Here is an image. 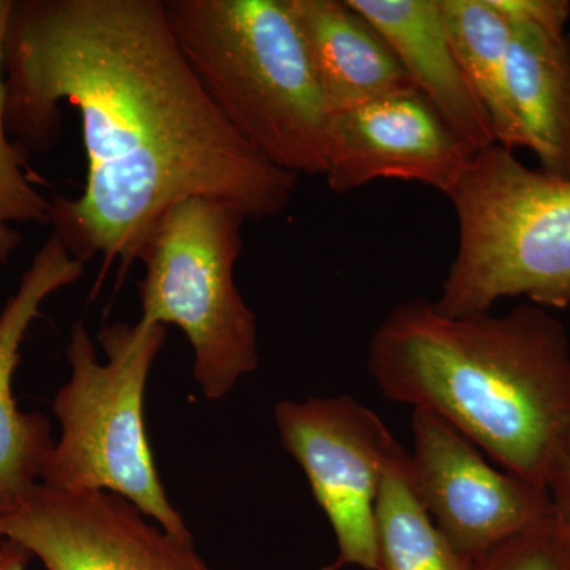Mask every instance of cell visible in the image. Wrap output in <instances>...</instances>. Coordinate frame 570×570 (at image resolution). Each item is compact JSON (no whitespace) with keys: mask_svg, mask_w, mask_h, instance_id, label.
Returning <instances> with one entry per match:
<instances>
[{"mask_svg":"<svg viewBox=\"0 0 570 570\" xmlns=\"http://www.w3.org/2000/svg\"><path fill=\"white\" fill-rule=\"evenodd\" d=\"M0 532L47 570H214L195 550L108 491H62L37 483L0 515Z\"/></svg>","mask_w":570,"mask_h":570,"instance_id":"ba28073f","label":"cell"},{"mask_svg":"<svg viewBox=\"0 0 570 570\" xmlns=\"http://www.w3.org/2000/svg\"><path fill=\"white\" fill-rule=\"evenodd\" d=\"M10 9L11 0H0V266L9 265L24 242L18 225H50L51 214V198L40 193L7 129L3 41Z\"/></svg>","mask_w":570,"mask_h":570,"instance_id":"e0dca14e","label":"cell"},{"mask_svg":"<svg viewBox=\"0 0 570 570\" xmlns=\"http://www.w3.org/2000/svg\"><path fill=\"white\" fill-rule=\"evenodd\" d=\"M367 370L389 400L433 411L504 471L546 487L570 431V341L549 311L449 317L409 299L371 337Z\"/></svg>","mask_w":570,"mask_h":570,"instance_id":"7a4b0ae2","label":"cell"},{"mask_svg":"<svg viewBox=\"0 0 570 570\" xmlns=\"http://www.w3.org/2000/svg\"><path fill=\"white\" fill-rule=\"evenodd\" d=\"M449 198L459 249L433 302L439 313H490L513 296L543 309L570 306V179L494 142L475 153Z\"/></svg>","mask_w":570,"mask_h":570,"instance_id":"277c9868","label":"cell"},{"mask_svg":"<svg viewBox=\"0 0 570 570\" xmlns=\"http://www.w3.org/2000/svg\"><path fill=\"white\" fill-rule=\"evenodd\" d=\"M509 24V92L524 149L535 154L540 170L570 179V33Z\"/></svg>","mask_w":570,"mask_h":570,"instance_id":"5bb4252c","label":"cell"},{"mask_svg":"<svg viewBox=\"0 0 570 570\" xmlns=\"http://www.w3.org/2000/svg\"><path fill=\"white\" fill-rule=\"evenodd\" d=\"M412 482L439 531L478 560L505 539L554 515L549 490L483 459L448 420L415 407Z\"/></svg>","mask_w":570,"mask_h":570,"instance_id":"9c48e42d","label":"cell"},{"mask_svg":"<svg viewBox=\"0 0 570 570\" xmlns=\"http://www.w3.org/2000/svg\"><path fill=\"white\" fill-rule=\"evenodd\" d=\"M441 7L456 59L489 116L494 140L510 151L524 149L509 92L508 18L491 0H441Z\"/></svg>","mask_w":570,"mask_h":570,"instance_id":"9a60e30c","label":"cell"},{"mask_svg":"<svg viewBox=\"0 0 570 570\" xmlns=\"http://www.w3.org/2000/svg\"><path fill=\"white\" fill-rule=\"evenodd\" d=\"M509 21L531 22L543 28H566L570 18L568 0H491Z\"/></svg>","mask_w":570,"mask_h":570,"instance_id":"d6986e66","label":"cell"},{"mask_svg":"<svg viewBox=\"0 0 570 570\" xmlns=\"http://www.w3.org/2000/svg\"><path fill=\"white\" fill-rule=\"evenodd\" d=\"M3 540H6V538H3L2 532H0V543H2Z\"/></svg>","mask_w":570,"mask_h":570,"instance_id":"603a6c76","label":"cell"},{"mask_svg":"<svg viewBox=\"0 0 570 570\" xmlns=\"http://www.w3.org/2000/svg\"><path fill=\"white\" fill-rule=\"evenodd\" d=\"M6 121L21 148L48 151L63 105L80 115L88 176L52 197L51 234L75 258L122 272L168 209L194 197L246 219L279 216L298 176L255 151L205 91L171 32L165 0H11Z\"/></svg>","mask_w":570,"mask_h":570,"instance_id":"6da1fadb","label":"cell"},{"mask_svg":"<svg viewBox=\"0 0 570 570\" xmlns=\"http://www.w3.org/2000/svg\"><path fill=\"white\" fill-rule=\"evenodd\" d=\"M374 530L377 570H475V560L449 542L420 501L409 453L397 442L382 474Z\"/></svg>","mask_w":570,"mask_h":570,"instance_id":"2e32d148","label":"cell"},{"mask_svg":"<svg viewBox=\"0 0 570 570\" xmlns=\"http://www.w3.org/2000/svg\"><path fill=\"white\" fill-rule=\"evenodd\" d=\"M85 264L55 234L48 236L0 313V515L41 482L55 439L48 419L28 414L13 396L21 346L43 303L81 279Z\"/></svg>","mask_w":570,"mask_h":570,"instance_id":"8fae6325","label":"cell"},{"mask_svg":"<svg viewBox=\"0 0 570 570\" xmlns=\"http://www.w3.org/2000/svg\"><path fill=\"white\" fill-rule=\"evenodd\" d=\"M216 107L269 164L325 176L330 112L288 0H165Z\"/></svg>","mask_w":570,"mask_h":570,"instance_id":"3957f363","label":"cell"},{"mask_svg":"<svg viewBox=\"0 0 570 570\" xmlns=\"http://www.w3.org/2000/svg\"><path fill=\"white\" fill-rule=\"evenodd\" d=\"M275 422L335 532L336 568L377 570L374 510L396 444L384 420L354 397L336 396L281 401Z\"/></svg>","mask_w":570,"mask_h":570,"instance_id":"52a82bcc","label":"cell"},{"mask_svg":"<svg viewBox=\"0 0 570 570\" xmlns=\"http://www.w3.org/2000/svg\"><path fill=\"white\" fill-rule=\"evenodd\" d=\"M475 570H570V528L557 515L540 521L479 557Z\"/></svg>","mask_w":570,"mask_h":570,"instance_id":"ac0fdd59","label":"cell"},{"mask_svg":"<svg viewBox=\"0 0 570 570\" xmlns=\"http://www.w3.org/2000/svg\"><path fill=\"white\" fill-rule=\"evenodd\" d=\"M330 115L412 86L381 32L351 0H288Z\"/></svg>","mask_w":570,"mask_h":570,"instance_id":"4fadbf2b","label":"cell"},{"mask_svg":"<svg viewBox=\"0 0 570 570\" xmlns=\"http://www.w3.org/2000/svg\"><path fill=\"white\" fill-rule=\"evenodd\" d=\"M245 220L224 202L189 198L157 220L138 254L140 318L181 330L195 382L212 401L258 366L257 318L235 283Z\"/></svg>","mask_w":570,"mask_h":570,"instance_id":"8992f818","label":"cell"},{"mask_svg":"<svg viewBox=\"0 0 570 570\" xmlns=\"http://www.w3.org/2000/svg\"><path fill=\"white\" fill-rule=\"evenodd\" d=\"M321 570H340V569H337L335 564H332V566H325V568H322Z\"/></svg>","mask_w":570,"mask_h":570,"instance_id":"7402d4cb","label":"cell"},{"mask_svg":"<svg viewBox=\"0 0 570 570\" xmlns=\"http://www.w3.org/2000/svg\"><path fill=\"white\" fill-rule=\"evenodd\" d=\"M29 558L31 553L13 540L0 543V570H28Z\"/></svg>","mask_w":570,"mask_h":570,"instance_id":"44dd1931","label":"cell"},{"mask_svg":"<svg viewBox=\"0 0 570 570\" xmlns=\"http://www.w3.org/2000/svg\"><path fill=\"white\" fill-rule=\"evenodd\" d=\"M381 32L412 86L475 149L494 145L491 122L464 77L441 0H351Z\"/></svg>","mask_w":570,"mask_h":570,"instance_id":"7c38bea8","label":"cell"},{"mask_svg":"<svg viewBox=\"0 0 570 570\" xmlns=\"http://www.w3.org/2000/svg\"><path fill=\"white\" fill-rule=\"evenodd\" d=\"M165 336V326L142 318L134 325H105L99 343L107 360L100 362L86 326L73 325L66 351L70 377L52 400L61 438L55 441L41 483L118 494L176 538L193 539L165 493L142 412Z\"/></svg>","mask_w":570,"mask_h":570,"instance_id":"5b68a950","label":"cell"},{"mask_svg":"<svg viewBox=\"0 0 570 570\" xmlns=\"http://www.w3.org/2000/svg\"><path fill=\"white\" fill-rule=\"evenodd\" d=\"M546 489L553 502L554 515L570 528V431L551 461Z\"/></svg>","mask_w":570,"mask_h":570,"instance_id":"ffe728a7","label":"cell"},{"mask_svg":"<svg viewBox=\"0 0 570 570\" xmlns=\"http://www.w3.org/2000/svg\"><path fill=\"white\" fill-rule=\"evenodd\" d=\"M475 149L414 86L330 115L325 178L347 194L376 179H404L449 195Z\"/></svg>","mask_w":570,"mask_h":570,"instance_id":"30bf717a","label":"cell"}]
</instances>
